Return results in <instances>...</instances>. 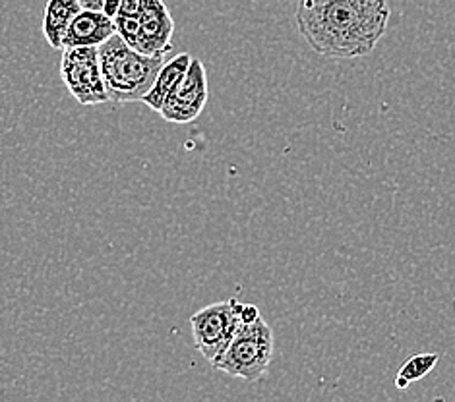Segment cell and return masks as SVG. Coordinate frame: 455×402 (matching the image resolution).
Returning <instances> with one entry per match:
<instances>
[{
  "label": "cell",
  "instance_id": "obj_1",
  "mask_svg": "<svg viewBox=\"0 0 455 402\" xmlns=\"http://www.w3.org/2000/svg\"><path fill=\"white\" fill-rule=\"evenodd\" d=\"M389 16L387 0H299L295 21L314 52L351 60L376 49Z\"/></svg>",
  "mask_w": 455,
  "mask_h": 402
},
{
  "label": "cell",
  "instance_id": "obj_2",
  "mask_svg": "<svg viewBox=\"0 0 455 402\" xmlns=\"http://www.w3.org/2000/svg\"><path fill=\"white\" fill-rule=\"evenodd\" d=\"M167 54H144L115 34L100 45V62L107 95L113 103L142 101L156 82Z\"/></svg>",
  "mask_w": 455,
  "mask_h": 402
},
{
  "label": "cell",
  "instance_id": "obj_3",
  "mask_svg": "<svg viewBox=\"0 0 455 402\" xmlns=\"http://www.w3.org/2000/svg\"><path fill=\"white\" fill-rule=\"evenodd\" d=\"M259 318L254 303H243L236 298L212 303L190 318L194 344L212 366L220 360L244 323Z\"/></svg>",
  "mask_w": 455,
  "mask_h": 402
},
{
  "label": "cell",
  "instance_id": "obj_4",
  "mask_svg": "<svg viewBox=\"0 0 455 402\" xmlns=\"http://www.w3.org/2000/svg\"><path fill=\"white\" fill-rule=\"evenodd\" d=\"M272 358L274 331L259 315L258 319L244 323L238 329L235 339L213 367L227 375L244 379V382H258L267 374Z\"/></svg>",
  "mask_w": 455,
  "mask_h": 402
},
{
  "label": "cell",
  "instance_id": "obj_5",
  "mask_svg": "<svg viewBox=\"0 0 455 402\" xmlns=\"http://www.w3.org/2000/svg\"><path fill=\"white\" fill-rule=\"evenodd\" d=\"M60 78L68 93L84 106L109 103L105 90L100 47L64 49L60 60Z\"/></svg>",
  "mask_w": 455,
  "mask_h": 402
},
{
  "label": "cell",
  "instance_id": "obj_6",
  "mask_svg": "<svg viewBox=\"0 0 455 402\" xmlns=\"http://www.w3.org/2000/svg\"><path fill=\"white\" fill-rule=\"evenodd\" d=\"M205 103H208V72L202 60L192 59L187 74L167 95L159 114L171 124H190L202 114Z\"/></svg>",
  "mask_w": 455,
  "mask_h": 402
},
{
  "label": "cell",
  "instance_id": "obj_7",
  "mask_svg": "<svg viewBox=\"0 0 455 402\" xmlns=\"http://www.w3.org/2000/svg\"><path fill=\"white\" fill-rule=\"evenodd\" d=\"M136 28V51L144 54H167L172 47V34H175V21H172L164 0H148L144 12L138 18Z\"/></svg>",
  "mask_w": 455,
  "mask_h": 402
},
{
  "label": "cell",
  "instance_id": "obj_8",
  "mask_svg": "<svg viewBox=\"0 0 455 402\" xmlns=\"http://www.w3.org/2000/svg\"><path fill=\"white\" fill-rule=\"evenodd\" d=\"M116 34L115 20L97 10H80L62 39V49L100 47Z\"/></svg>",
  "mask_w": 455,
  "mask_h": 402
},
{
  "label": "cell",
  "instance_id": "obj_9",
  "mask_svg": "<svg viewBox=\"0 0 455 402\" xmlns=\"http://www.w3.org/2000/svg\"><path fill=\"white\" fill-rule=\"evenodd\" d=\"M190 62L192 57L188 52H180L171 60H165L164 67H161V70L156 75L154 85H151L149 91L142 97V103H146L151 111L159 113L167 99V95L175 90V85L180 82L182 75L187 74Z\"/></svg>",
  "mask_w": 455,
  "mask_h": 402
},
{
  "label": "cell",
  "instance_id": "obj_10",
  "mask_svg": "<svg viewBox=\"0 0 455 402\" xmlns=\"http://www.w3.org/2000/svg\"><path fill=\"white\" fill-rule=\"evenodd\" d=\"M80 10V0H47L43 12V35L52 49H62L64 34Z\"/></svg>",
  "mask_w": 455,
  "mask_h": 402
},
{
  "label": "cell",
  "instance_id": "obj_11",
  "mask_svg": "<svg viewBox=\"0 0 455 402\" xmlns=\"http://www.w3.org/2000/svg\"><path fill=\"white\" fill-rule=\"evenodd\" d=\"M438 360H440V356L435 354V352L411 356L409 360L399 367V374L395 377V387L403 390L411 383L420 382L422 377H427L432 372V369H435Z\"/></svg>",
  "mask_w": 455,
  "mask_h": 402
},
{
  "label": "cell",
  "instance_id": "obj_12",
  "mask_svg": "<svg viewBox=\"0 0 455 402\" xmlns=\"http://www.w3.org/2000/svg\"><path fill=\"white\" fill-rule=\"evenodd\" d=\"M121 3L123 0H105V6H103V12L107 16L115 18L118 14V10H121Z\"/></svg>",
  "mask_w": 455,
  "mask_h": 402
},
{
  "label": "cell",
  "instance_id": "obj_13",
  "mask_svg": "<svg viewBox=\"0 0 455 402\" xmlns=\"http://www.w3.org/2000/svg\"><path fill=\"white\" fill-rule=\"evenodd\" d=\"M84 10H97V12H103L105 0H80Z\"/></svg>",
  "mask_w": 455,
  "mask_h": 402
}]
</instances>
